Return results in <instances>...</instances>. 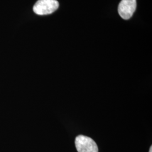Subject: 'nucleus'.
Segmentation results:
<instances>
[{
	"mask_svg": "<svg viewBox=\"0 0 152 152\" xmlns=\"http://www.w3.org/2000/svg\"><path fill=\"white\" fill-rule=\"evenodd\" d=\"M75 145L78 152H98V146L96 142L88 136H77Z\"/></svg>",
	"mask_w": 152,
	"mask_h": 152,
	"instance_id": "obj_2",
	"label": "nucleus"
},
{
	"mask_svg": "<svg viewBox=\"0 0 152 152\" xmlns=\"http://www.w3.org/2000/svg\"><path fill=\"white\" fill-rule=\"evenodd\" d=\"M59 6L56 0H38L33 6V11L39 15H48L56 11Z\"/></svg>",
	"mask_w": 152,
	"mask_h": 152,
	"instance_id": "obj_1",
	"label": "nucleus"
},
{
	"mask_svg": "<svg viewBox=\"0 0 152 152\" xmlns=\"http://www.w3.org/2000/svg\"><path fill=\"white\" fill-rule=\"evenodd\" d=\"M149 152H152V147L151 146L150 148V150H149Z\"/></svg>",
	"mask_w": 152,
	"mask_h": 152,
	"instance_id": "obj_4",
	"label": "nucleus"
},
{
	"mask_svg": "<svg viewBox=\"0 0 152 152\" xmlns=\"http://www.w3.org/2000/svg\"><path fill=\"white\" fill-rule=\"evenodd\" d=\"M136 8V0H122L118 7L121 18L127 20L133 15Z\"/></svg>",
	"mask_w": 152,
	"mask_h": 152,
	"instance_id": "obj_3",
	"label": "nucleus"
}]
</instances>
